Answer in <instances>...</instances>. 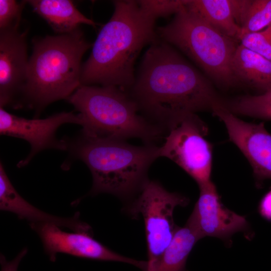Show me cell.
Segmentation results:
<instances>
[{
	"label": "cell",
	"instance_id": "obj_1",
	"mask_svg": "<svg viewBox=\"0 0 271 271\" xmlns=\"http://www.w3.org/2000/svg\"><path fill=\"white\" fill-rule=\"evenodd\" d=\"M129 95L153 123L168 129L188 113L224 104L212 84L159 38L142 60Z\"/></svg>",
	"mask_w": 271,
	"mask_h": 271
},
{
	"label": "cell",
	"instance_id": "obj_2",
	"mask_svg": "<svg viewBox=\"0 0 271 271\" xmlns=\"http://www.w3.org/2000/svg\"><path fill=\"white\" fill-rule=\"evenodd\" d=\"M114 12L103 26L82 65L80 85L113 86L129 89L134 64L143 48L158 38L156 20L138 1H113Z\"/></svg>",
	"mask_w": 271,
	"mask_h": 271
},
{
	"label": "cell",
	"instance_id": "obj_3",
	"mask_svg": "<svg viewBox=\"0 0 271 271\" xmlns=\"http://www.w3.org/2000/svg\"><path fill=\"white\" fill-rule=\"evenodd\" d=\"M67 150L81 160L91 173L90 193H108L131 202L149 180L147 174L159 157V147L153 144L137 146L124 140L82 135L67 141Z\"/></svg>",
	"mask_w": 271,
	"mask_h": 271
},
{
	"label": "cell",
	"instance_id": "obj_4",
	"mask_svg": "<svg viewBox=\"0 0 271 271\" xmlns=\"http://www.w3.org/2000/svg\"><path fill=\"white\" fill-rule=\"evenodd\" d=\"M23 102L39 114L50 103L67 99L81 85V59L93 44L79 28L56 36L33 39Z\"/></svg>",
	"mask_w": 271,
	"mask_h": 271
},
{
	"label": "cell",
	"instance_id": "obj_5",
	"mask_svg": "<svg viewBox=\"0 0 271 271\" xmlns=\"http://www.w3.org/2000/svg\"><path fill=\"white\" fill-rule=\"evenodd\" d=\"M67 100L79 111L85 136L152 144L163 135L164 129L140 115L134 100L118 87L80 85Z\"/></svg>",
	"mask_w": 271,
	"mask_h": 271
},
{
	"label": "cell",
	"instance_id": "obj_6",
	"mask_svg": "<svg viewBox=\"0 0 271 271\" xmlns=\"http://www.w3.org/2000/svg\"><path fill=\"white\" fill-rule=\"evenodd\" d=\"M157 33L160 39L180 50L218 84L229 87L236 82L231 70L237 47L235 40L212 26L187 4L170 23L158 28Z\"/></svg>",
	"mask_w": 271,
	"mask_h": 271
},
{
	"label": "cell",
	"instance_id": "obj_7",
	"mask_svg": "<svg viewBox=\"0 0 271 271\" xmlns=\"http://www.w3.org/2000/svg\"><path fill=\"white\" fill-rule=\"evenodd\" d=\"M188 199L167 191L159 182L148 180L138 195L125 208L134 219L142 216L145 227L148 260L146 271H155L177 229L173 212L177 206L188 205Z\"/></svg>",
	"mask_w": 271,
	"mask_h": 271
},
{
	"label": "cell",
	"instance_id": "obj_8",
	"mask_svg": "<svg viewBox=\"0 0 271 271\" xmlns=\"http://www.w3.org/2000/svg\"><path fill=\"white\" fill-rule=\"evenodd\" d=\"M208 129L195 113L184 115L168 129L159 157L180 167L199 188L211 183L212 146L206 139Z\"/></svg>",
	"mask_w": 271,
	"mask_h": 271
},
{
	"label": "cell",
	"instance_id": "obj_9",
	"mask_svg": "<svg viewBox=\"0 0 271 271\" xmlns=\"http://www.w3.org/2000/svg\"><path fill=\"white\" fill-rule=\"evenodd\" d=\"M65 123L82 124L79 114L62 112L44 119H28L16 116L0 107V133L1 135L16 137L28 142L31 146L28 156L18 164L26 166L40 152L48 149L67 150V141L56 137L58 128Z\"/></svg>",
	"mask_w": 271,
	"mask_h": 271
},
{
	"label": "cell",
	"instance_id": "obj_10",
	"mask_svg": "<svg viewBox=\"0 0 271 271\" xmlns=\"http://www.w3.org/2000/svg\"><path fill=\"white\" fill-rule=\"evenodd\" d=\"M40 238L45 252L55 261L62 253L74 256L102 261H117L133 265L146 271L147 262L120 255L94 238L92 232H69L49 223H30Z\"/></svg>",
	"mask_w": 271,
	"mask_h": 271
},
{
	"label": "cell",
	"instance_id": "obj_11",
	"mask_svg": "<svg viewBox=\"0 0 271 271\" xmlns=\"http://www.w3.org/2000/svg\"><path fill=\"white\" fill-rule=\"evenodd\" d=\"M212 112L224 124L229 140L248 160L256 185L261 187L264 180L271 179V134L263 123L243 121L224 106Z\"/></svg>",
	"mask_w": 271,
	"mask_h": 271
},
{
	"label": "cell",
	"instance_id": "obj_12",
	"mask_svg": "<svg viewBox=\"0 0 271 271\" xmlns=\"http://www.w3.org/2000/svg\"><path fill=\"white\" fill-rule=\"evenodd\" d=\"M27 34L19 28L0 30V107L14 104L22 94L29 63Z\"/></svg>",
	"mask_w": 271,
	"mask_h": 271
},
{
	"label": "cell",
	"instance_id": "obj_13",
	"mask_svg": "<svg viewBox=\"0 0 271 271\" xmlns=\"http://www.w3.org/2000/svg\"><path fill=\"white\" fill-rule=\"evenodd\" d=\"M199 189V198L189 218L203 237H215L229 242L234 233L248 230L244 216L223 206L212 182Z\"/></svg>",
	"mask_w": 271,
	"mask_h": 271
},
{
	"label": "cell",
	"instance_id": "obj_14",
	"mask_svg": "<svg viewBox=\"0 0 271 271\" xmlns=\"http://www.w3.org/2000/svg\"><path fill=\"white\" fill-rule=\"evenodd\" d=\"M0 209L14 213L30 223H52L73 231L92 232L90 226L79 218L78 213L67 218L54 216L27 202L12 185L2 163L0 164Z\"/></svg>",
	"mask_w": 271,
	"mask_h": 271
},
{
	"label": "cell",
	"instance_id": "obj_15",
	"mask_svg": "<svg viewBox=\"0 0 271 271\" xmlns=\"http://www.w3.org/2000/svg\"><path fill=\"white\" fill-rule=\"evenodd\" d=\"M236 81H242L261 91L271 90V61L246 48L237 46L231 62Z\"/></svg>",
	"mask_w": 271,
	"mask_h": 271
},
{
	"label": "cell",
	"instance_id": "obj_16",
	"mask_svg": "<svg viewBox=\"0 0 271 271\" xmlns=\"http://www.w3.org/2000/svg\"><path fill=\"white\" fill-rule=\"evenodd\" d=\"M35 12L47 22L59 34L69 33L79 28L81 24L95 27L96 23L76 9L69 0L26 1Z\"/></svg>",
	"mask_w": 271,
	"mask_h": 271
},
{
	"label": "cell",
	"instance_id": "obj_17",
	"mask_svg": "<svg viewBox=\"0 0 271 271\" xmlns=\"http://www.w3.org/2000/svg\"><path fill=\"white\" fill-rule=\"evenodd\" d=\"M203 238L189 218L184 226L178 228L155 271H188L186 264L196 242Z\"/></svg>",
	"mask_w": 271,
	"mask_h": 271
},
{
	"label": "cell",
	"instance_id": "obj_18",
	"mask_svg": "<svg viewBox=\"0 0 271 271\" xmlns=\"http://www.w3.org/2000/svg\"><path fill=\"white\" fill-rule=\"evenodd\" d=\"M187 7L223 34L239 41L241 28L234 18L230 0H188Z\"/></svg>",
	"mask_w": 271,
	"mask_h": 271
},
{
	"label": "cell",
	"instance_id": "obj_19",
	"mask_svg": "<svg viewBox=\"0 0 271 271\" xmlns=\"http://www.w3.org/2000/svg\"><path fill=\"white\" fill-rule=\"evenodd\" d=\"M224 107L234 114L271 120V90L259 95L241 96L225 101Z\"/></svg>",
	"mask_w": 271,
	"mask_h": 271
},
{
	"label": "cell",
	"instance_id": "obj_20",
	"mask_svg": "<svg viewBox=\"0 0 271 271\" xmlns=\"http://www.w3.org/2000/svg\"><path fill=\"white\" fill-rule=\"evenodd\" d=\"M271 24V0H250L240 27L239 41L245 34L258 32Z\"/></svg>",
	"mask_w": 271,
	"mask_h": 271
},
{
	"label": "cell",
	"instance_id": "obj_21",
	"mask_svg": "<svg viewBox=\"0 0 271 271\" xmlns=\"http://www.w3.org/2000/svg\"><path fill=\"white\" fill-rule=\"evenodd\" d=\"M141 8L155 20L176 14L188 3V0L138 1Z\"/></svg>",
	"mask_w": 271,
	"mask_h": 271
},
{
	"label": "cell",
	"instance_id": "obj_22",
	"mask_svg": "<svg viewBox=\"0 0 271 271\" xmlns=\"http://www.w3.org/2000/svg\"><path fill=\"white\" fill-rule=\"evenodd\" d=\"M241 44L271 61V24L264 30L245 34Z\"/></svg>",
	"mask_w": 271,
	"mask_h": 271
},
{
	"label": "cell",
	"instance_id": "obj_23",
	"mask_svg": "<svg viewBox=\"0 0 271 271\" xmlns=\"http://www.w3.org/2000/svg\"><path fill=\"white\" fill-rule=\"evenodd\" d=\"M26 1L0 0V30L19 28Z\"/></svg>",
	"mask_w": 271,
	"mask_h": 271
},
{
	"label": "cell",
	"instance_id": "obj_24",
	"mask_svg": "<svg viewBox=\"0 0 271 271\" xmlns=\"http://www.w3.org/2000/svg\"><path fill=\"white\" fill-rule=\"evenodd\" d=\"M28 252L27 248L23 249L12 260L8 261L3 255H1V271H18L19 264Z\"/></svg>",
	"mask_w": 271,
	"mask_h": 271
},
{
	"label": "cell",
	"instance_id": "obj_25",
	"mask_svg": "<svg viewBox=\"0 0 271 271\" xmlns=\"http://www.w3.org/2000/svg\"><path fill=\"white\" fill-rule=\"evenodd\" d=\"M259 209L262 216L269 220H271V189L262 199Z\"/></svg>",
	"mask_w": 271,
	"mask_h": 271
}]
</instances>
